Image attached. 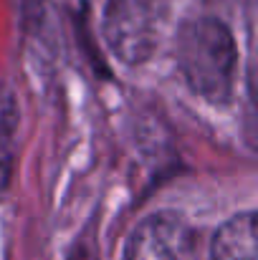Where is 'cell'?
<instances>
[{"instance_id":"1","label":"cell","mask_w":258,"mask_h":260,"mask_svg":"<svg viewBox=\"0 0 258 260\" xmlns=\"http://www.w3.org/2000/svg\"><path fill=\"white\" fill-rule=\"evenodd\" d=\"M236 41L225 23L197 18L182 25L177 36V69L192 93L225 104L236 84Z\"/></svg>"},{"instance_id":"3","label":"cell","mask_w":258,"mask_h":260,"mask_svg":"<svg viewBox=\"0 0 258 260\" xmlns=\"http://www.w3.org/2000/svg\"><path fill=\"white\" fill-rule=\"evenodd\" d=\"M124 260H200V238L182 215L155 212L132 230Z\"/></svg>"},{"instance_id":"5","label":"cell","mask_w":258,"mask_h":260,"mask_svg":"<svg viewBox=\"0 0 258 260\" xmlns=\"http://www.w3.org/2000/svg\"><path fill=\"white\" fill-rule=\"evenodd\" d=\"M15 134H18V106L5 101L0 106V192L10 184L15 165Z\"/></svg>"},{"instance_id":"2","label":"cell","mask_w":258,"mask_h":260,"mask_svg":"<svg viewBox=\"0 0 258 260\" xmlns=\"http://www.w3.org/2000/svg\"><path fill=\"white\" fill-rule=\"evenodd\" d=\"M172 0H106L104 41L111 56L127 66L150 61L167 30Z\"/></svg>"},{"instance_id":"4","label":"cell","mask_w":258,"mask_h":260,"mask_svg":"<svg viewBox=\"0 0 258 260\" xmlns=\"http://www.w3.org/2000/svg\"><path fill=\"white\" fill-rule=\"evenodd\" d=\"M213 260H258L256 212H241L220 225L213 238Z\"/></svg>"}]
</instances>
